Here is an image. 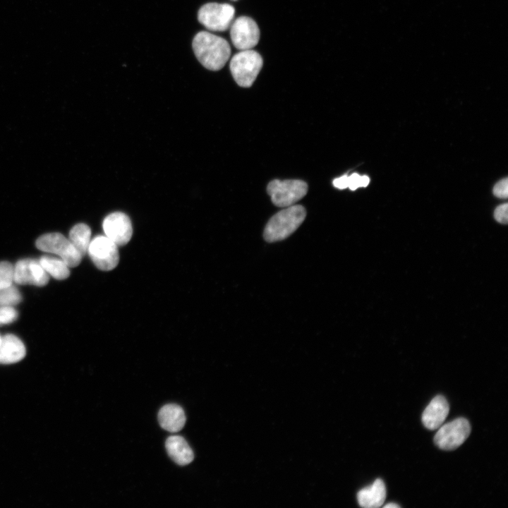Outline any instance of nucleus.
<instances>
[{"label":"nucleus","instance_id":"nucleus-4","mask_svg":"<svg viewBox=\"0 0 508 508\" xmlns=\"http://www.w3.org/2000/svg\"><path fill=\"white\" fill-rule=\"evenodd\" d=\"M35 245L43 252L57 255L69 267L78 266L83 258L69 239L60 233L43 234L36 240Z\"/></svg>","mask_w":508,"mask_h":508},{"label":"nucleus","instance_id":"nucleus-5","mask_svg":"<svg viewBox=\"0 0 508 508\" xmlns=\"http://www.w3.org/2000/svg\"><path fill=\"white\" fill-rule=\"evenodd\" d=\"M267 190L274 205L286 207L294 205L306 195L308 185L301 180L275 179L269 183Z\"/></svg>","mask_w":508,"mask_h":508},{"label":"nucleus","instance_id":"nucleus-14","mask_svg":"<svg viewBox=\"0 0 508 508\" xmlns=\"http://www.w3.org/2000/svg\"><path fill=\"white\" fill-rule=\"evenodd\" d=\"M186 418L181 406L169 404L162 406L158 413L160 426L171 433L180 431L186 423Z\"/></svg>","mask_w":508,"mask_h":508},{"label":"nucleus","instance_id":"nucleus-9","mask_svg":"<svg viewBox=\"0 0 508 508\" xmlns=\"http://www.w3.org/2000/svg\"><path fill=\"white\" fill-rule=\"evenodd\" d=\"M230 37L234 46L238 50L251 49L259 42L260 30L254 20L240 16L230 25Z\"/></svg>","mask_w":508,"mask_h":508},{"label":"nucleus","instance_id":"nucleus-7","mask_svg":"<svg viewBox=\"0 0 508 508\" xmlns=\"http://www.w3.org/2000/svg\"><path fill=\"white\" fill-rule=\"evenodd\" d=\"M471 430L468 421L459 418L441 425L434 437V442L442 449H455L468 437Z\"/></svg>","mask_w":508,"mask_h":508},{"label":"nucleus","instance_id":"nucleus-17","mask_svg":"<svg viewBox=\"0 0 508 508\" xmlns=\"http://www.w3.org/2000/svg\"><path fill=\"white\" fill-rule=\"evenodd\" d=\"M68 239L83 257L87 253L91 241V229L89 226L84 223L77 224L70 230Z\"/></svg>","mask_w":508,"mask_h":508},{"label":"nucleus","instance_id":"nucleus-12","mask_svg":"<svg viewBox=\"0 0 508 508\" xmlns=\"http://www.w3.org/2000/svg\"><path fill=\"white\" fill-rule=\"evenodd\" d=\"M449 411V405L442 395L434 397L422 414L424 426L431 430L438 429L445 421Z\"/></svg>","mask_w":508,"mask_h":508},{"label":"nucleus","instance_id":"nucleus-28","mask_svg":"<svg viewBox=\"0 0 508 508\" xmlns=\"http://www.w3.org/2000/svg\"><path fill=\"white\" fill-rule=\"evenodd\" d=\"M1 336L0 335V341H1Z\"/></svg>","mask_w":508,"mask_h":508},{"label":"nucleus","instance_id":"nucleus-11","mask_svg":"<svg viewBox=\"0 0 508 508\" xmlns=\"http://www.w3.org/2000/svg\"><path fill=\"white\" fill-rule=\"evenodd\" d=\"M105 236L118 246L126 245L131 240L133 227L130 218L121 212L107 215L102 223Z\"/></svg>","mask_w":508,"mask_h":508},{"label":"nucleus","instance_id":"nucleus-1","mask_svg":"<svg viewBox=\"0 0 508 508\" xmlns=\"http://www.w3.org/2000/svg\"><path fill=\"white\" fill-rule=\"evenodd\" d=\"M194 54L207 69H222L231 56V47L224 38L207 31H200L193 40Z\"/></svg>","mask_w":508,"mask_h":508},{"label":"nucleus","instance_id":"nucleus-13","mask_svg":"<svg viewBox=\"0 0 508 508\" xmlns=\"http://www.w3.org/2000/svg\"><path fill=\"white\" fill-rule=\"evenodd\" d=\"M26 349L23 342L16 335L8 334L0 341V364L18 363L24 358Z\"/></svg>","mask_w":508,"mask_h":508},{"label":"nucleus","instance_id":"nucleus-24","mask_svg":"<svg viewBox=\"0 0 508 508\" xmlns=\"http://www.w3.org/2000/svg\"><path fill=\"white\" fill-rule=\"evenodd\" d=\"M361 176L356 173L348 176V188L351 190H355L361 187Z\"/></svg>","mask_w":508,"mask_h":508},{"label":"nucleus","instance_id":"nucleus-10","mask_svg":"<svg viewBox=\"0 0 508 508\" xmlns=\"http://www.w3.org/2000/svg\"><path fill=\"white\" fill-rule=\"evenodd\" d=\"M49 275L38 260L24 258L13 266V282L20 285L44 286L47 284Z\"/></svg>","mask_w":508,"mask_h":508},{"label":"nucleus","instance_id":"nucleus-16","mask_svg":"<svg viewBox=\"0 0 508 508\" xmlns=\"http://www.w3.org/2000/svg\"><path fill=\"white\" fill-rule=\"evenodd\" d=\"M385 497V485L380 478H377L371 485L361 489L357 494L359 505L365 508H377L382 506Z\"/></svg>","mask_w":508,"mask_h":508},{"label":"nucleus","instance_id":"nucleus-26","mask_svg":"<svg viewBox=\"0 0 508 508\" xmlns=\"http://www.w3.org/2000/svg\"><path fill=\"white\" fill-rule=\"evenodd\" d=\"M370 182V179L367 176H361V187H366Z\"/></svg>","mask_w":508,"mask_h":508},{"label":"nucleus","instance_id":"nucleus-22","mask_svg":"<svg viewBox=\"0 0 508 508\" xmlns=\"http://www.w3.org/2000/svg\"><path fill=\"white\" fill-rule=\"evenodd\" d=\"M493 193L500 198H506L508 195V180L504 179L497 183L493 188Z\"/></svg>","mask_w":508,"mask_h":508},{"label":"nucleus","instance_id":"nucleus-3","mask_svg":"<svg viewBox=\"0 0 508 508\" xmlns=\"http://www.w3.org/2000/svg\"><path fill=\"white\" fill-rule=\"evenodd\" d=\"M263 64L260 54L253 49L242 50L231 58L229 67L236 83L249 87L255 80Z\"/></svg>","mask_w":508,"mask_h":508},{"label":"nucleus","instance_id":"nucleus-23","mask_svg":"<svg viewBox=\"0 0 508 508\" xmlns=\"http://www.w3.org/2000/svg\"><path fill=\"white\" fill-rule=\"evenodd\" d=\"M507 210L508 205L507 203L498 206L494 212L495 219L500 223L507 224L508 220Z\"/></svg>","mask_w":508,"mask_h":508},{"label":"nucleus","instance_id":"nucleus-8","mask_svg":"<svg viewBox=\"0 0 508 508\" xmlns=\"http://www.w3.org/2000/svg\"><path fill=\"white\" fill-rule=\"evenodd\" d=\"M87 253L100 270L109 271L119 263L118 246L106 236H97L91 240Z\"/></svg>","mask_w":508,"mask_h":508},{"label":"nucleus","instance_id":"nucleus-29","mask_svg":"<svg viewBox=\"0 0 508 508\" xmlns=\"http://www.w3.org/2000/svg\"><path fill=\"white\" fill-rule=\"evenodd\" d=\"M232 1H237V0H232Z\"/></svg>","mask_w":508,"mask_h":508},{"label":"nucleus","instance_id":"nucleus-25","mask_svg":"<svg viewBox=\"0 0 508 508\" xmlns=\"http://www.w3.org/2000/svg\"><path fill=\"white\" fill-rule=\"evenodd\" d=\"M333 185L339 189H344L348 188V176L343 175L333 180Z\"/></svg>","mask_w":508,"mask_h":508},{"label":"nucleus","instance_id":"nucleus-6","mask_svg":"<svg viewBox=\"0 0 508 508\" xmlns=\"http://www.w3.org/2000/svg\"><path fill=\"white\" fill-rule=\"evenodd\" d=\"M234 14L235 8L231 4L207 3L200 8L198 20L207 30L225 31L233 22Z\"/></svg>","mask_w":508,"mask_h":508},{"label":"nucleus","instance_id":"nucleus-15","mask_svg":"<svg viewBox=\"0 0 508 508\" xmlns=\"http://www.w3.org/2000/svg\"><path fill=\"white\" fill-rule=\"evenodd\" d=\"M165 447L169 457L179 465H187L194 459L193 450L181 436L169 437L166 440Z\"/></svg>","mask_w":508,"mask_h":508},{"label":"nucleus","instance_id":"nucleus-2","mask_svg":"<svg viewBox=\"0 0 508 508\" xmlns=\"http://www.w3.org/2000/svg\"><path fill=\"white\" fill-rule=\"evenodd\" d=\"M306 216V211L302 205L285 207L270 219L264 229V239L274 243L288 238L303 223Z\"/></svg>","mask_w":508,"mask_h":508},{"label":"nucleus","instance_id":"nucleus-20","mask_svg":"<svg viewBox=\"0 0 508 508\" xmlns=\"http://www.w3.org/2000/svg\"><path fill=\"white\" fill-rule=\"evenodd\" d=\"M13 265L8 261L0 262V289L13 284Z\"/></svg>","mask_w":508,"mask_h":508},{"label":"nucleus","instance_id":"nucleus-21","mask_svg":"<svg viewBox=\"0 0 508 508\" xmlns=\"http://www.w3.org/2000/svg\"><path fill=\"white\" fill-rule=\"evenodd\" d=\"M18 318V311L13 306H0V325H8Z\"/></svg>","mask_w":508,"mask_h":508},{"label":"nucleus","instance_id":"nucleus-18","mask_svg":"<svg viewBox=\"0 0 508 508\" xmlns=\"http://www.w3.org/2000/svg\"><path fill=\"white\" fill-rule=\"evenodd\" d=\"M38 260L45 272L56 279L64 280L70 275L69 267L60 258L43 255Z\"/></svg>","mask_w":508,"mask_h":508},{"label":"nucleus","instance_id":"nucleus-27","mask_svg":"<svg viewBox=\"0 0 508 508\" xmlns=\"http://www.w3.org/2000/svg\"><path fill=\"white\" fill-rule=\"evenodd\" d=\"M385 508H399L400 507L398 504L394 503L387 504L384 506Z\"/></svg>","mask_w":508,"mask_h":508},{"label":"nucleus","instance_id":"nucleus-19","mask_svg":"<svg viewBox=\"0 0 508 508\" xmlns=\"http://www.w3.org/2000/svg\"><path fill=\"white\" fill-rule=\"evenodd\" d=\"M21 301L20 292L13 284L0 289V306H14Z\"/></svg>","mask_w":508,"mask_h":508}]
</instances>
